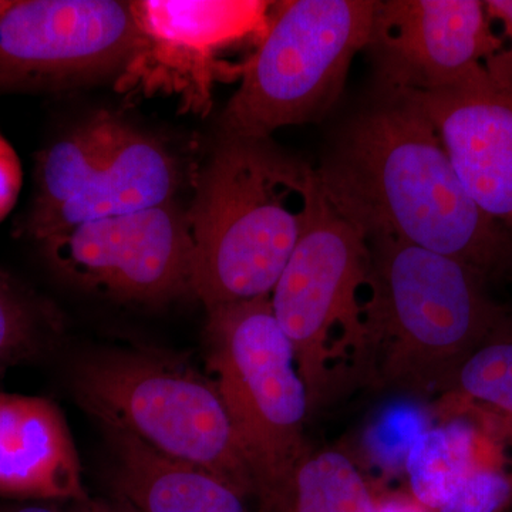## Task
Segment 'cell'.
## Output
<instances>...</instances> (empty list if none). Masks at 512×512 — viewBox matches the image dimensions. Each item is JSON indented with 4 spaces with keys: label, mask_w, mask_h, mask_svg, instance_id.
Here are the masks:
<instances>
[{
    "label": "cell",
    "mask_w": 512,
    "mask_h": 512,
    "mask_svg": "<svg viewBox=\"0 0 512 512\" xmlns=\"http://www.w3.org/2000/svg\"><path fill=\"white\" fill-rule=\"evenodd\" d=\"M134 39L117 74L126 97H170L181 113L207 116L218 84L241 82L268 33L275 2L140 0Z\"/></svg>",
    "instance_id": "ba28073f"
},
{
    "label": "cell",
    "mask_w": 512,
    "mask_h": 512,
    "mask_svg": "<svg viewBox=\"0 0 512 512\" xmlns=\"http://www.w3.org/2000/svg\"><path fill=\"white\" fill-rule=\"evenodd\" d=\"M440 397L474 404L512 426L511 320L470 353Z\"/></svg>",
    "instance_id": "ac0fdd59"
},
{
    "label": "cell",
    "mask_w": 512,
    "mask_h": 512,
    "mask_svg": "<svg viewBox=\"0 0 512 512\" xmlns=\"http://www.w3.org/2000/svg\"><path fill=\"white\" fill-rule=\"evenodd\" d=\"M0 512H92V500L77 503L39 501L29 504H3L0 505Z\"/></svg>",
    "instance_id": "7402d4cb"
},
{
    "label": "cell",
    "mask_w": 512,
    "mask_h": 512,
    "mask_svg": "<svg viewBox=\"0 0 512 512\" xmlns=\"http://www.w3.org/2000/svg\"><path fill=\"white\" fill-rule=\"evenodd\" d=\"M10 2H12V0H0V15L9 8Z\"/></svg>",
    "instance_id": "cb8c5ba5"
},
{
    "label": "cell",
    "mask_w": 512,
    "mask_h": 512,
    "mask_svg": "<svg viewBox=\"0 0 512 512\" xmlns=\"http://www.w3.org/2000/svg\"><path fill=\"white\" fill-rule=\"evenodd\" d=\"M484 3L491 20L503 23L505 35L511 43L508 49H501L497 55L490 57L484 63L485 69L494 79L512 83V0H488Z\"/></svg>",
    "instance_id": "44dd1931"
},
{
    "label": "cell",
    "mask_w": 512,
    "mask_h": 512,
    "mask_svg": "<svg viewBox=\"0 0 512 512\" xmlns=\"http://www.w3.org/2000/svg\"><path fill=\"white\" fill-rule=\"evenodd\" d=\"M367 49L386 92H437L480 72L503 40L484 2L384 0Z\"/></svg>",
    "instance_id": "7c38bea8"
},
{
    "label": "cell",
    "mask_w": 512,
    "mask_h": 512,
    "mask_svg": "<svg viewBox=\"0 0 512 512\" xmlns=\"http://www.w3.org/2000/svg\"><path fill=\"white\" fill-rule=\"evenodd\" d=\"M72 380L80 404L101 426L126 431L255 498L217 383L187 360L150 349L94 350L77 360Z\"/></svg>",
    "instance_id": "5b68a950"
},
{
    "label": "cell",
    "mask_w": 512,
    "mask_h": 512,
    "mask_svg": "<svg viewBox=\"0 0 512 512\" xmlns=\"http://www.w3.org/2000/svg\"><path fill=\"white\" fill-rule=\"evenodd\" d=\"M133 39L128 2L12 0L0 15V90H59L119 74Z\"/></svg>",
    "instance_id": "8fae6325"
},
{
    "label": "cell",
    "mask_w": 512,
    "mask_h": 512,
    "mask_svg": "<svg viewBox=\"0 0 512 512\" xmlns=\"http://www.w3.org/2000/svg\"><path fill=\"white\" fill-rule=\"evenodd\" d=\"M407 483L427 512L512 511V426L439 397V421L410 444Z\"/></svg>",
    "instance_id": "4fadbf2b"
},
{
    "label": "cell",
    "mask_w": 512,
    "mask_h": 512,
    "mask_svg": "<svg viewBox=\"0 0 512 512\" xmlns=\"http://www.w3.org/2000/svg\"><path fill=\"white\" fill-rule=\"evenodd\" d=\"M433 124L473 201L512 235V83L485 66L437 92H392Z\"/></svg>",
    "instance_id": "5bb4252c"
},
{
    "label": "cell",
    "mask_w": 512,
    "mask_h": 512,
    "mask_svg": "<svg viewBox=\"0 0 512 512\" xmlns=\"http://www.w3.org/2000/svg\"><path fill=\"white\" fill-rule=\"evenodd\" d=\"M312 171L271 138L218 144L187 210L191 293L207 311L271 296L301 238Z\"/></svg>",
    "instance_id": "3957f363"
},
{
    "label": "cell",
    "mask_w": 512,
    "mask_h": 512,
    "mask_svg": "<svg viewBox=\"0 0 512 512\" xmlns=\"http://www.w3.org/2000/svg\"><path fill=\"white\" fill-rule=\"evenodd\" d=\"M56 313L0 272V376L42 355L59 332Z\"/></svg>",
    "instance_id": "d6986e66"
},
{
    "label": "cell",
    "mask_w": 512,
    "mask_h": 512,
    "mask_svg": "<svg viewBox=\"0 0 512 512\" xmlns=\"http://www.w3.org/2000/svg\"><path fill=\"white\" fill-rule=\"evenodd\" d=\"M28 234L36 241L74 225L173 201L177 161L163 143L99 111L37 156Z\"/></svg>",
    "instance_id": "9c48e42d"
},
{
    "label": "cell",
    "mask_w": 512,
    "mask_h": 512,
    "mask_svg": "<svg viewBox=\"0 0 512 512\" xmlns=\"http://www.w3.org/2000/svg\"><path fill=\"white\" fill-rule=\"evenodd\" d=\"M0 497L90 500L72 433L52 400L0 392Z\"/></svg>",
    "instance_id": "9a60e30c"
},
{
    "label": "cell",
    "mask_w": 512,
    "mask_h": 512,
    "mask_svg": "<svg viewBox=\"0 0 512 512\" xmlns=\"http://www.w3.org/2000/svg\"><path fill=\"white\" fill-rule=\"evenodd\" d=\"M369 245L362 383L440 397L461 363L510 319L470 266L399 239Z\"/></svg>",
    "instance_id": "7a4b0ae2"
},
{
    "label": "cell",
    "mask_w": 512,
    "mask_h": 512,
    "mask_svg": "<svg viewBox=\"0 0 512 512\" xmlns=\"http://www.w3.org/2000/svg\"><path fill=\"white\" fill-rule=\"evenodd\" d=\"M208 370L234 427L261 512H278L289 480L308 453L311 414L291 342L279 326L271 296L207 311Z\"/></svg>",
    "instance_id": "8992f818"
},
{
    "label": "cell",
    "mask_w": 512,
    "mask_h": 512,
    "mask_svg": "<svg viewBox=\"0 0 512 512\" xmlns=\"http://www.w3.org/2000/svg\"><path fill=\"white\" fill-rule=\"evenodd\" d=\"M278 512H380V504L356 461L328 448L299 461Z\"/></svg>",
    "instance_id": "e0dca14e"
},
{
    "label": "cell",
    "mask_w": 512,
    "mask_h": 512,
    "mask_svg": "<svg viewBox=\"0 0 512 512\" xmlns=\"http://www.w3.org/2000/svg\"><path fill=\"white\" fill-rule=\"evenodd\" d=\"M40 244L57 275L107 298L161 303L191 292L190 222L174 201L83 222Z\"/></svg>",
    "instance_id": "30bf717a"
},
{
    "label": "cell",
    "mask_w": 512,
    "mask_h": 512,
    "mask_svg": "<svg viewBox=\"0 0 512 512\" xmlns=\"http://www.w3.org/2000/svg\"><path fill=\"white\" fill-rule=\"evenodd\" d=\"M22 185L23 168L18 153L0 134V222L15 208Z\"/></svg>",
    "instance_id": "ffe728a7"
},
{
    "label": "cell",
    "mask_w": 512,
    "mask_h": 512,
    "mask_svg": "<svg viewBox=\"0 0 512 512\" xmlns=\"http://www.w3.org/2000/svg\"><path fill=\"white\" fill-rule=\"evenodd\" d=\"M301 238L271 293L291 342L311 413L362 383L366 328L360 291L367 288L369 238L330 204L312 171Z\"/></svg>",
    "instance_id": "277c9868"
},
{
    "label": "cell",
    "mask_w": 512,
    "mask_h": 512,
    "mask_svg": "<svg viewBox=\"0 0 512 512\" xmlns=\"http://www.w3.org/2000/svg\"><path fill=\"white\" fill-rule=\"evenodd\" d=\"M92 512H134L120 500H92Z\"/></svg>",
    "instance_id": "603a6c76"
},
{
    "label": "cell",
    "mask_w": 512,
    "mask_h": 512,
    "mask_svg": "<svg viewBox=\"0 0 512 512\" xmlns=\"http://www.w3.org/2000/svg\"><path fill=\"white\" fill-rule=\"evenodd\" d=\"M316 175L367 238L429 249L485 281L512 275V235L468 195L433 124L400 94L357 114Z\"/></svg>",
    "instance_id": "6da1fadb"
},
{
    "label": "cell",
    "mask_w": 512,
    "mask_h": 512,
    "mask_svg": "<svg viewBox=\"0 0 512 512\" xmlns=\"http://www.w3.org/2000/svg\"><path fill=\"white\" fill-rule=\"evenodd\" d=\"M117 500L134 512H252L220 477L164 456L126 431L103 426Z\"/></svg>",
    "instance_id": "2e32d148"
},
{
    "label": "cell",
    "mask_w": 512,
    "mask_h": 512,
    "mask_svg": "<svg viewBox=\"0 0 512 512\" xmlns=\"http://www.w3.org/2000/svg\"><path fill=\"white\" fill-rule=\"evenodd\" d=\"M375 12L373 0L275 2L268 33L222 114L225 136L271 138L278 128L322 119L369 46Z\"/></svg>",
    "instance_id": "52a82bcc"
}]
</instances>
